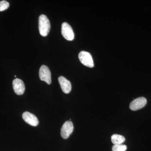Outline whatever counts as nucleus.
<instances>
[{"label":"nucleus","mask_w":151,"mask_h":151,"mask_svg":"<svg viewBox=\"0 0 151 151\" xmlns=\"http://www.w3.org/2000/svg\"><path fill=\"white\" fill-rule=\"evenodd\" d=\"M39 77L41 81H45L47 84H51V73L46 65H42L41 66L39 70Z\"/></svg>","instance_id":"nucleus-4"},{"label":"nucleus","mask_w":151,"mask_h":151,"mask_svg":"<svg viewBox=\"0 0 151 151\" xmlns=\"http://www.w3.org/2000/svg\"><path fill=\"white\" fill-rule=\"evenodd\" d=\"M127 149V146L125 145H114L112 147L113 151H126Z\"/></svg>","instance_id":"nucleus-11"},{"label":"nucleus","mask_w":151,"mask_h":151,"mask_svg":"<svg viewBox=\"0 0 151 151\" xmlns=\"http://www.w3.org/2000/svg\"><path fill=\"white\" fill-rule=\"evenodd\" d=\"M13 87L15 93L18 95L24 94L25 87L23 81L19 78H16L13 81Z\"/></svg>","instance_id":"nucleus-7"},{"label":"nucleus","mask_w":151,"mask_h":151,"mask_svg":"<svg viewBox=\"0 0 151 151\" xmlns=\"http://www.w3.org/2000/svg\"><path fill=\"white\" fill-rule=\"evenodd\" d=\"M111 141L114 145H121L125 141V138L122 135L114 134L111 137Z\"/></svg>","instance_id":"nucleus-10"},{"label":"nucleus","mask_w":151,"mask_h":151,"mask_svg":"<svg viewBox=\"0 0 151 151\" xmlns=\"http://www.w3.org/2000/svg\"><path fill=\"white\" fill-rule=\"evenodd\" d=\"M50 29V22L49 19L45 15H41L39 18V29L41 35L43 37L47 36Z\"/></svg>","instance_id":"nucleus-1"},{"label":"nucleus","mask_w":151,"mask_h":151,"mask_svg":"<svg viewBox=\"0 0 151 151\" xmlns=\"http://www.w3.org/2000/svg\"><path fill=\"white\" fill-rule=\"evenodd\" d=\"M73 123L71 121H66L63 125L60 131V134L64 139H67L72 134L73 130Z\"/></svg>","instance_id":"nucleus-5"},{"label":"nucleus","mask_w":151,"mask_h":151,"mask_svg":"<svg viewBox=\"0 0 151 151\" xmlns=\"http://www.w3.org/2000/svg\"><path fill=\"white\" fill-rule=\"evenodd\" d=\"M61 34L66 40H73L74 34L73 29L70 25L66 22H63L61 26Z\"/></svg>","instance_id":"nucleus-3"},{"label":"nucleus","mask_w":151,"mask_h":151,"mask_svg":"<svg viewBox=\"0 0 151 151\" xmlns=\"http://www.w3.org/2000/svg\"><path fill=\"white\" fill-rule=\"evenodd\" d=\"M78 58L83 65L89 68L94 67V62L92 55L87 52H80L78 55Z\"/></svg>","instance_id":"nucleus-2"},{"label":"nucleus","mask_w":151,"mask_h":151,"mask_svg":"<svg viewBox=\"0 0 151 151\" xmlns=\"http://www.w3.org/2000/svg\"><path fill=\"white\" fill-rule=\"evenodd\" d=\"M9 7V4L6 1H0V12L7 9Z\"/></svg>","instance_id":"nucleus-12"},{"label":"nucleus","mask_w":151,"mask_h":151,"mask_svg":"<svg viewBox=\"0 0 151 151\" xmlns=\"http://www.w3.org/2000/svg\"><path fill=\"white\" fill-rule=\"evenodd\" d=\"M58 80L63 92L65 94L70 93L71 90V84L70 81L63 76H60Z\"/></svg>","instance_id":"nucleus-9"},{"label":"nucleus","mask_w":151,"mask_h":151,"mask_svg":"<svg viewBox=\"0 0 151 151\" xmlns=\"http://www.w3.org/2000/svg\"><path fill=\"white\" fill-rule=\"evenodd\" d=\"M22 118L25 122L33 127H36L39 124V121L36 116L28 112L23 113Z\"/></svg>","instance_id":"nucleus-8"},{"label":"nucleus","mask_w":151,"mask_h":151,"mask_svg":"<svg viewBox=\"0 0 151 151\" xmlns=\"http://www.w3.org/2000/svg\"><path fill=\"white\" fill-rule=\"evenodd\" d=\"M147 99L144 97H139L132 101L130 104V108L133 111H137L145 106Z\"/></svg>","instance_id":"nucleus-6"}]
</instances>
